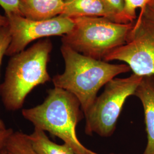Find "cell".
<instances>
[{"instance_id": "6", "label": "cell", "mask_w": 154, "mask_h": 154, "mask_svg": "<svg viewBox=\"0 0 154 154\" xmlns=\"http://www.w3.org/2000/svg\"><path fill=\"white\" fill-rule=\"evenodd\" d=\"M104 61H122L133 74L154 76V23L138 17L126 44L110 53Z\"/></svg>"}, {"instance_id": "8", "label": "cell", "mask_w": 154, "mask_h": 154, "mask_svg": "<svg viewBox=\"0 0 154 154\" xmlns=\"http://www.w3.org/2000/svg\"><path fill=\"white\" fill-rule=\"evenodd\" d=\"M134 95L144 110L147 142L143 154H154V76L143 77Z\"/></svg>"}, {"instance_id": "20", "label": "cell", "mask_w": 154, "mask_h": 154, "mask_svg": "<svg viewBox=\"0 0 154 154\" xmlns=\"http://www.w3.org/2000/svg\"><path fill=\"white\" fill-rule=\"evenodd\" d=\"M0 154H7V152L6 151V149H2L1 150H0Z\"/></svg>"}, {"instance_id": "1", "label": "cell", "mask_w": 154, "mask_h": 154, "mask_svg": "<svg viewBox=\"0 0 154 154\" xmlns=\"http://www.w3.org/2000/svg\"><path fill=\"white\" fill-rule=\"evenodd\" d=\"M61 52L65 70L53 78V85L73 94L80 102L84 114L93 104L101 88L117 75L131 70L125 63L112 64L96 60L65 45H62Z\"/></svg>"}, {"instance_id": "5", "label": "cell", "mask_w": 154, "mask_h": 154, "mask_svg": "<svg viewBox=\"0 0 154 154\" xmlns=\"http://www.w3.org/2000/svg\"><path fill=\"white\" fill-rule=\"evenodd\" d=\"M143 77L132 74L130 77L114 78L105 85L102 94L85 114V132L95 133L102 137H110L126 99L134 95Z\"/></svg>"}, {"instance_id": "10", "label": "cell", "mask_w": 154, "mask_h": 154, "mask_svg": "<svg viewBox=\"0 0 154 154\" xmlns=\"http://www.w3.org/2000/svg\"><path fill=\"white\" fill-rule=\"evenodd\" d=\"M61 16L72 19L81 17H103L111 20L102 0H65L64 10Z\"/></svg>"}, {"instance_id": "7", "label": "cell", "mask_w": 154, "mask_h": 154, "mask_svg": "<svg viewBox=\"0 0 154 154\" xmlns=\"http://www.w3.org/2000/svg\"><path fill=\"white\" fill-rule=\"evenodd\" d=\"M5 16L11 35L5 54L9 57L26 49L34 41L53 36L62 37L74 26L72 19L61 16L45 21H34L18 14Z\"/></svg>"}, {"instance_id": "17", "label": "cell", "mask_w": 154, "mask_h": 154, "mask_svg": "<svg viewBox=\"0 0 154 154\" xmlns=\"http://www.w3.org/2000/svg\"><path fill=\"white\" fill-rule=\"evenodd\" d=\"M13 132L11 128H0V150L5 149L8 139Z\"/></svg>"}, {"instance_id": "9", "label": "cell", "mask_w": 154, "mask_h": 154, "mask_svg": "<svg viewBox=\"0 0 154 154\" xmlns=\"http://www.w3.org/2000/svg\"><path fill=\"white\" fill-rule=\"evenodd\" d=\"M22 16L34 21H45L62 14L65 0H18Z\"/></svg>"}, {"instance_id": "2", "label": "cell", "mask_w": 154, "mask_h": 154, "mask_svg": "<svg viewBox=\"0 0 154 154\" xmlns=\"http://www.w3.org/2000/svg\"><path fill=\"white\" fill-rule=\"evenodd\" d=\"M52 49L53 44L46 38L11 57L0 85V95L6 110L21 109L34 88L51 80L48 64Z\"/></svg>"}, {"instance_id": "21", "label": "cell", "mask_w": 154, "mask_h": 154, "mask_svg": "<svg viewBox=\"0 0 154 154\" xmlns=\"http://www.w3.org/2000/svg\"><path fill=\"white\" fill-rule=\"evenodd\" d=\"M88 154H98V153H96V152H94V151H91V150H90V149H88Z\"/></svg>"}, {"instance_id": "16", "label": "cell", "mask_w": 154, "mask_h": 154, "mask_svg": "<svg viewBox=\"0 0 154 154\" xmlns=\"http://www.w3.org/2000/svg\"><path fill=\"white\" fill-rule=\"evenodd\" d=\"M0 6L5 11V16L21 15L18 0H0Z\"/></svg>"}, {"instance_id": "13", "label": "cell", "mask_w": 154, "mask_h": 154, "mask_svg": "<svg viewBox=\"0 0 154 154\" xmlns=\"http://www.w3.org/2000/svg\"><path fill=\"white\" fill-rule=\"evenodd\" d=\"M123 16L126 23L134 22L137 18L136 11L140 9L139 15L142 14L147 6L152 4L154 0H123Z\"/></svg>"}, {"instance_id": "18", "label": "cell", "mask_w": 154, "mask_h": 154, "mask_svg": "<svg viewBox=\"0 0 154 154\" xmlns=\"http://www.w3.org/2000/svg\"><path fill=\"white\" fill-rule=\"evenodd\" d=\"M143 17L147 20L154 23V1L150 5L147 6L143 13L139 15L138 17Z\"/></svg>"}, {"instance_id": "11", "label": "cell", "mask_w": 154, "mask_h": 154, "mask_svg": "<svg viewBox=\"0 0 154 154\" xmlns=\"http://www.w3.org/2000/svg\"><path fill=\"white\" fill-rule=\"evenodd\" d=\"M28 138L37 154H77L69 145L58 144L50 140L44 131L34 128Z\"/></svg>"}, {"instance_id": "4", "label": "cell", "mask_w": 154, "mask_h": 154, "mask_svg": "<svg viewBox=\"0 0 154 154\" xmlns=\"http://www.w3.org/2000/svg\"><path fill=\"white\" fill-rule=\"evenodd\" d=\"M72 30L61 38L62 44L98 60L126 44L134 22L121 23L103 17L72 18Z\"/></svg>"}, {"instance_id": "15", "label": "cell", "mask_w": 154, "mask_h": 154, "mask_svg": "<svg viewBox=\"0 0 154 154\" xmlns=\"http://www.w3.org/2000/svg\"><path fill=\"white\" fill-rule=\"evenodd\" d=\"M11 41V35L8 26L0 28V70L2 61ZM0 128H5V125L0 119Z\"/></svg>"}, {"instance_id": "14", "label": "cell", "mask_w": 154, "mask_h": 154, "mask_svg": "<svg viewBox=\"0 0 154 154\" xmlns=\"http://www.w3.org/2000/svg\"><path fill=\"white\" fill-rule=\"evenodd\" d=\"M110 14L111 20L121 23H126L123 16V0H102Z\"/></svg>"}, {"instance_id": "12", "label": "cell", "mask_w": 154, "mask_h": 154, "mask_svg": "<svg viewBox=\"0 0 154 154\" xmlns=\"http://www.w3.org/2000/svg\"><path fill=\"white\" fill-rule=\"evenodd\" d=\"M5 149L8 154H37L34 150L28 135L21 131L12 133Z\"/></svg>"}, {"instance_id": "19", "label": "cell", "mask_w": 154, "mask_h": 154, "mask_svg": "<svg viewBox=\"0 0 154 154\" xmlns=\"http://www.w3.org/2000/svg\"><path fill=\"white\" fill-rule=\"evenodd\" d=\"M9 22L7 17L5 16L0 14V28L8 26Z\"/></svg>"}, {"instance_id": "3", "label": "cell", "mask_w": 154, "mask_h": 154, "mask_svg": "<svg viewBox=\"0 0 154 154\" xmlns=\"http://www.w3.org/2000/svg\"><path fill=\"white\" fill-rule=\"evenodd\" d=\"M82 111L80 102L73 94L54 87L48 90L42 103L22 109V115L35 128L62 139L76 154H88V149L80 142L76 134Z\"/></svg>"}]
</instances>
